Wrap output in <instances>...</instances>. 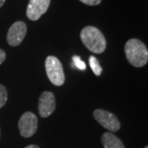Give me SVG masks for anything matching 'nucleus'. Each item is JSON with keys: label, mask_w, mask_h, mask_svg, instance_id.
<instances>
[{"label": "nucleus", "mask_w": 148, "mask_h": 148, "mask_svg": "<svg viewBox=\"0 0 148 148\" xmlns=\"http://www.w3.org/2000/svg\"><path fill=\"white\" fill-rule=\"evenodd\" d=\"M124 52L128 63L136 68H142L147 64L148 49L138 39H130L124 45Z\"/></svg>", "instance_id": "f257e3e1"}, {"label": "nucleus", "mask_w": 148, "mask_h": 148, "mask_svg": "<svg viewBox=\"0 0 148 148\" xmlns=\"http://www.w3.org/2000/svg\"><path fill=\"white\" fill-rule=\"evenodd\" d=\"M80 37L83 45L92 53H102L106 50V38L98 28L92 26L84 27Z\"/></svg>", "instance_id": "f03ea898"}, {"label": "nucleus", "mask_w": 148, "mask_h": 148, "mask_svg": "<svg viewBox=\"0 0 148 148\" xmlns=\"http://www.w3.org/2000/svg\"><path fill=\"white\" fill-rule=\"evenodd\" d=\"M45 70L48 78L57 86L64 85L65 81L64 68L59 59L54 56H48L45 59Z\"/></svg>", "instance_id": "7ed1b4c3"}, {"label": "nucleus", "mask_w": 148, "mask_h": 148, "mask_svg": "<svg viewBox=\"0 0 148 148\" xmlns=\"http://www.w3.org/2000/svg\"><path fill=\"white\" fill-rule=\"evenodd\" d=\"M93 116L102 127L110 132H117L120 128V123L118 118L109 111L97 109L93 112Z\"/></svg>", "instance_id": "20e7f679"}, {"label": "nucleus", "mask_w": 148, "mask_h": 148, "mask_svg": "<svg viewBox=\"0 0 148 148\" xmlns=\"http://www.w3.org/2000/svg\"><path fill=\"white\" fill-rule=\"evenodd\" d=\"M18 127L21 135L23 138H31L37 131L38 119L32 112L24 113L19 119Z\"/></svg>", "instance_id": "39448f33"}, {"label": "nucleus", "mask_w": 148, "mask_h": 148, "mask_svg": "<svg viewBox=\"0 0 148 148\" xmlns=\"http://www.w3.org/2000/svg\"><path fill=\"white\" fill-rule=\"evenodd\" d=\"M27 27L25 22L21 21L14 22L7 34V41L11 46H17L21 44L27 35Z\"/></svg>", "instance_id": "423d86ee"}, {"label": "nucleus", "mask_w": 148, "mask_h": 148, "mask_svg": "<svg viewBox=\"0 0 148 148\" xmlns=\"http://www.w3.org/2000/svg\"><path fill=\"white\" fill-rule=\"evenodd\" d=\"M50 4V0H30L27 8V16L31 21H37L43 16Z\"/></svg>", "instance_id": "0eeeda50"}, {"label": "nucleus", "mask_w": 148, "mask_h": 148, "mask_svg": "<svg viewBox=\"0 0 148 148\" xmlns=\"http://www.w3.org/2000/svg\"><path fill=\"white\" fill-rule=\"evenodd\" d=\"M56 102L51 91H44L39 98V113L42 118H47L55 110Z\"/></svg>", "instance_id": "6e6552de"}, {"label": "nucleus", "mask_w": 148, "mask_h": 148, "mask_svg": "<svg viewBox=\"0 0 148 148\" xmlns=\"http://www.w3.org/2000/svg\"><path fill=\"white\" fill-rule=\"evenodd\" d=\"M101 143L105 148H125L119 138L112 132H105L101 137Z\"/></svg>", "instance_id": "1a4fd4ad"}, {"label": "nucleus", "mask_w": 148, "mask_h": 148, "mask_svg": "<svg viewBox=\"0 0 148 148\" xmlns=\"http://www.w3.org/2000/svg\"><path fill=\"white\" fill-rule=\"evenodd\" d=\"M89 64H90V69H92L93 73L95 76H100L102 73V68L100 65L99 61L97 60V58L95 56H90L89 58Z\"/></svg>", "instance_id": "9d476101"}, {"label": "nucleus", "mask_w": 148, "mask_h": 148, "mask_svg": "<svg viewBox=\"0 0 148 148\" xmlns=\"http://www.w3.org/2000/svg\"><path fill=\"white\" fill-rule=\"evenodd\" d=\"M8 101V91L3 85L0 84V109L5 106Z\"/></svg>", "instance_id": "9b49d317"}, {"label": "nucleus", "mask_w": 148, "mask_h": 148, "mask_svg": "<svg viewBox=\"0 0 148 148\" xmlns=\"http://www.w3.org/2000/svg\"><path fill=\"white\" fill-rule=\"evenodd\" d=\"M73 61L74 65L77 68L80 70L82 71H84L86 69V64L81 59L79 56H77V55H74L73 57Z\"/></svg>", "instance_id": "f8f14e48"}, {"label": "nucleus", "mask_w": 148, "mask_h": 148, "mask_svg": "<svg viewBox=\"0 0 148 148\" xmlns=\"http://www.w3.org/2000/svg\"><path fill=\"white\" fill-rule=\"evenodd\" d=\"M84 4L89 6H96L99 5L101 3V0H79Z\"/></svg>", "instance_id": "ddd939ff"}, {"label": "nucleus", "mask_w": 148, "mask_h": 148, "mask_svg": "<svg viewBox=\"0 0 148 148\" xmlns=\"http://www.w3.org/2000/svg\"><path fill=\"white\" fill-rule=\"evenodd\" d=\"M6 59V53L4 50L0 49V64H2Z\"/></svg>", "instance_id": "4468645a"}, {"label": "nucleus", "mask_w": 148, "mask_h": 148, "mask_svg": "<svg viewBox=\"0 0 148 148\" xmlns=\"http://www.w3.org/2000/svg\"><path fill=\"white\" fill-rule=\"evenodd\" d=\"M24 148H40L37 145H29V146H27L26 147H24Z\"/></svg>", "instance_id": "2eb2a0df"}, {"label": "nucleus", "mask_w": 148, "mask_h": 148, "mask_svg": "<svg viewBox=\"0 0 148 148\" xmlns=\"http://www.w3.org/2000/svg\"><path fill=\"white\" fill-rule=\"evenodd\" d=\"M5 1L6 0H0V8H2L3 4L5 3Z\"/></svg>", "instance_id": "dca6fc26"}, {"label": "nucleus", "mask_w": 148, "mask_h": 148, "mask_svg": "<svg viewBox=\"0 0 148 148\" xmlns=\"http://www.w3.org/2000/svg\"><path fill=\"white\" fill-rule=\"evenodd\" d=\"M0 136H1V131H0Z\"/></svg>", "instance_id": "f3484780"}, {"label": "nucleus", "mask_w": 148, "mask_h": 148, "mask_svg": "<svg viewBox=\"0 0 148 148\" xmlns=\"http://www.w3.org/2000/svg\"><path fill=\"white\" fill-rule=\"evenodd\" d=\"M145 148H148V147H145Z\"/></svg>", "instance_id": "a211bd4d"}]
</instances>
